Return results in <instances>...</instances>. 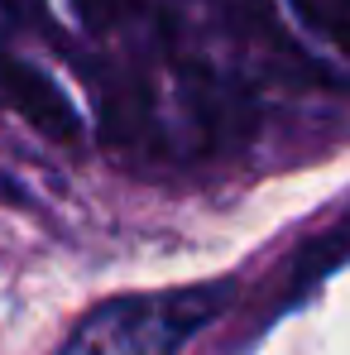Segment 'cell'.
<instances>
[{
	"label": "cell",
	"mask_w": 350,
	"mask_h": 355,
	"mask_svg": "<svg viewBox=\"0 0 350 355\" xmlns=\"http://www.w3.org/2000/svg\"><path fill=\"white\" fill-rule=\"evenodd\" d=\"M231 293V284H182L106 297L62 336L58 355H177L226 312Z\"/></svg>",
	"instance_id": "cell-1"
},
{
	"label": "cell",
	"mask_w": 350,
	"mask_h": 355,
	"mask_svg": "<svg viewBox=\"0 0 350 355\" xmlns=\"http://www.w3.org/2000/svg\"><path fill=\"white\" fill-rule=\"evenodd\" d=\"M341 264H350V211L336 226L317 231L307 245H297V254L288 259V274H283V297H279V307L307 297L322 279H331Z\"/></svg>",
	"instance_id": "cell-3"
},
{
	"label": "cell",
	"mask_w": 350,
	"mask_h": 355,
	"mask_svg": "<svg viewBox=\"0 0 350 355\" xmlns=\"http://www.w3.org/2000/svg\"><path fill=\"white\" fill-rule=\"evenodd\" d=\"M292 15L341 58H350V0H288Z\"/></svg>",
	"instance_id": "cell-4"
},
{
	"label": "cell",
	"mask_w": 350,
	"mask_h": 355,
	"mask_svg": "<svg viewBox=\"0 0 350 355\" xmlns=\"http://www.w3.org/2000/svg\"><path fill=\"white\" fill-rule=\"evenodd\" d=\"M77 5V19L91 29V34H106V29H120L125 19H134L144 10V0H72Z\"/></svg>",
	"instance_id": "cell-5"
},
{
	"label": "cell",
	"mask_w": 350,
	"mask_h": 355,
	"mask_svg": "<svg viewBox=\"0 0 350 355\" xmlns=\"http://www.w3.org/2000/svg\"><path fill=\"white\" fill-rule=\"evenodd\" d=\"M0 101L15 116L29 120L39 135L58 139V144L77 139V111H72V101L58 92V82H49V72H39L34 62L0 53Z\"/></svg>",
	"instance_id": "cell-2"
},
{
	"label": "cell",
	"mask_w": 350,
	"mask_h": 355,
	"mask_svg": "<svg viewBox=\"0 0 350 355\" xmlns=\"http://www.w3.org/2000/svg\"><path fill=\"white\" fill-rule=\"evenodd\" d=\"M39 5L44 0H5V10H15V15H39Z\"/></svg>",
	"instance_id": "cell-6"
}]
</instances>
